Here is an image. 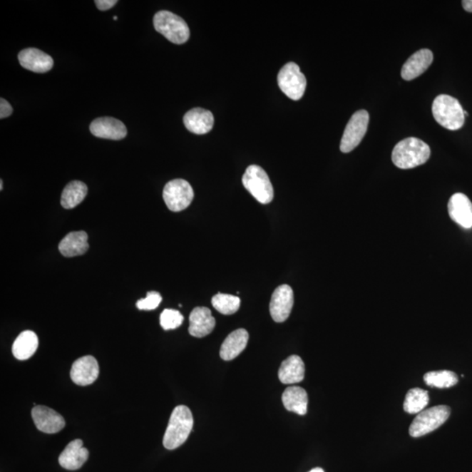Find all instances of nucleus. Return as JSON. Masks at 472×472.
I'll use <instances>...</instances> for the list:
<instances>
[{
    "instance_id": "f03ea898",
    "label": "nucleus",
    "mask_w": 472,
    "mask_h": 472,
    "mask_svg": "<svg viewBox=\"0 0 472 472\" xmlns=\"http://www.w3.org/2000/svg\"><path fill=\"white\" fill-rule=\"evenodd\" d=\"M193 427L191 410L180 405L174 409L166 429L163 444L168 450H175L188 440Z\"/></svg>"
},
{
    "instance_id": "2f4dec72",
    "label": "nucleus",
    "mask_w": 472,
    "mask_h": 472,
    "mask_svg": "<svg viewBox=\"0 0 472 472\" xmlns=\"http://www.w3.org/2000/svg\"><path fill=\"white\" fill-rule=\"evenodd\" d=\"M95 4L99 10L107 11L115 6L118 1L117 0H96Z\"/></svg>"
},
{
    "instance_id": "6ab92c4d",
    "label": "nucleus",
    "mask_w": 472,
    "mask_h": 472,
    "mask_svg": "<svg viewBox=\"0 0 472 472\" xmlns=\"http://www.w3.org/2000/svg\"><path fill=\"white\" fill-rule=\"evenodd\" d=\"M184 125L193 133L207 134L214 127V115L211 111L202 109V108H195L184 116Z\"/></svg>"
},
{
    "instance_id": "9b49d317",
    "label": "nucleus",
    "mask_w": 472,
    "mask_h": 472,
    "mask_svg": "<svg viewBox=\"0 0 472 472\" xmlns=\"http://www.w3.org/2000/svg\"><path fill=\"white\" fill-rule=\"evenodd\" d=\"M32 417L39 431L46 434H56L65 427L63 416L46 406H36L32 409Z\"/></svg>"
},
{
    "instance_id": "72a5a7b5",
    "label": "nucleus",
    "mask_w": 472,
    "mask_h": 472,
    "mask_svg": "<svg viewBox=\"0 0 472 472\" xmlns=\"http://www.w3.org/2000/svg\"><path fill=\"white\" fill-rule=\"evenodd\" d=\"M309 472H324L321 468H315V469L312 470Z\"/></svg>"
},
{
    "instance_id": "393cba45",
    "label": "nucleus",
    "mask_w": 472,
    "mask_h": 472,
    "mask_svg": "<svg viewBox=\"0 0 472 472\" xmlns=\"http://www.w3.org/2000/svg\"><path fill=\"white\" fill-rule=\"evenodd\" d=\"M88 195V187L82 181L73 180L66 185L61 204L65 209H72L82 203Z\"/></svg>"
},
{
    "instance_id": "4468645a",
    "label": "nucleus",
    "mask_w": 472,
    "mask_h": 472,
    "mask_svg": "<svg viewBox=\"0 0 472 472\" xmlns=\"http://www.w3.org/2000/svg\"><path fill=\"white\" fill-rule=\"evenodd\" d=\"M19 63L28 71L43 73L51 71L53 60L51 56L41 50L30 48L22 50L18 56Z\"/></svg>"
},
{
    "instance_id": "bb28decb",
    "label": "nucleus",
    "mask_w": 472,
    "mask_h": 472,
    "mask_svg": "<svg viewBox=\"0 0 472 472\" xmlns=\"http://www.w3.org/2000/svg\"><path fill=\"white\" fill-rule=\"evenodd\" d=\"M424 381L433 388L448 389L458 382V377L451 371H433L424 375Z\"/></svg>"
},
{
    "instance_id": "1a4fd4ad",
    "label": "nucleus",
    "mask_w": 472,
    "mask_h": 472,
    "mask_svg": "<svg viewBox=\"0 0 472 472\" xmlns=\"http://www.w3.org/2000/svg\"><path fill=\"white\" fill-rule=\"evenodd\" d=\"M369 123V114L366 111H359L352 116L344 131L340 150L344 153L354 150L365 136Z\"/></svg>"
},
{
    "instance_id": "a878e982",
    "label": "nucleus",
    "mask_w": 472,
    "mask_h": 472,
    "mask_svg": "<svg viewBox=\"0 0 472 472\" xmlns=\"http://www.w3.org/2000/svg\"><path fill=\"white\" fill-rule=\"evenodd\" d=\"M429 401V394L426 390L410 389L405 397L404 409L409 414H419L426 408Z\"/></svg>"
},
{
    "instance_id": "423d86ee",
    "label": "nucleus",
    "mask_w": 472,
    "mask_h": 472,
    "mask_svg": "<svg viewBox=\"0 0 472 472\" xmlns=\"http://www.w3.org/2000/svg\"><path fill=\"white\" fill-rule=\"evenodd\" d=\"M451 409L448 406L439 405L418 414L409 427V435L421 437L436 431L448 420Z\"/></svg>"
},
{
    "instance_id": "0eeeda50",
    "label": "nucleus",
    "mask_w": 472,
    "mask_h": 472,
    "mask_svg": "<svg viewBox=\"0 0 472 472\" xmlns=\"http://www.w3.org/2000/svg\"><path fill=\"white\" fill-rule=\"evenodd\" d=\"M277 82L281 91L289 98L299 101L303 98L307 82L299 65L294 63L284 65L278 73Z\"/></svg>"
},
{
    "instance_id": "7c9ffc66",
    "label": "nucleus",
    "mask_w": 472,
    "mask_h": 472,
    "mask_svg": "<svg viewBox=\"0 0 472 472\" xmlns=\"http://www.w3.org/2000/svg\"><path fill=\"white\" fill-rule=\"evenodd\" d=\"M13 113V107L6 100L0 99V118H9Z\"/></svg>"
},
{
    "instance_id": "f257e3e1",
    "label": "nucleus",
    "mask_w": 472,
    "mask_h": 472,
    "mask_svg": "<svg viewBox=\"0 0 472 472\" xmlns=\"http://www.w3.org/2000/svg\"><path fill=\"white\" fill-rule=\"evenodd\" d=\"M431 148L421 139L408 138L398 143L392 153L393 163L400 169H412L426 163Z\"/></svg>"
},
{
    "instance_id": "2eb2a0df",
    "label": "nucleus",
    "mask_w": 472,
    "mask_h": 472,
    "mask_svg": "<svg viewBox=\"0 0 472 472\" xmlns=\"http://www.w3.org/2000/svg\"><path fill=\"white\" fill-rule=\"evenodd\" d=\"M450 217L463 228L472 227V203L463 193H458L451 196L448 204Z\"/></svg>"
},
{
    "instance_id": "4be33fe9",
    "label": "nucleus",
    "mask_w": 472,
    "mask_h": 472,
    "mask_svg": "<svg viewBox=\"0 0 472 472\" xmlns=\"http://www.w3.org/2000/svg\"><path fill=\"white\" fill-rule=\"evenodd\" d=\"M305 366L299 356L292 355L282 361L278 377L284 384H295L304 380Z\"/></svg>"
},
{
    "instance_id": "c9c22d12",
    "label": "nucleus",
    "mask_w": 472,
    "mask_h": 472,
    "mask_svg": "<svg viewBox=\"0 0 472 472\" xmlns=\"http://www.w3.org/2000/svg\"><path fill=\"white\" fill-rule=\"evenodd\" d=\"M115 21H118V17H114Z\"/></svg>"
},
{
    "instance_id": "412c9836",
    "label": "nucleus",
    "mask_w": 472,
    "mask_h": 472,
    "mask_svg": "<svg viewBox=\"0 0 472 472\" xmlns=\"http://www.w3.org/2000/svg\"><path fill=\"white\" fill-rule=\"evenodd\" d=\"M88 236L86 232L76 231L68 234L61 240L59 250L65 257H78L88 250Z\"/></svg>"
},
{
    "instance_id": "f704fd0d",
    "label": "nucleus",
    "mask_w": 472,
    "mask_h": 472,
    "mask_svg": "<svg viewBox=\"0 0 472 472\" xmlns=\"http://www.w3.org/2000/svg\"><path fill=\"white\" fill-rule=\"evenodd\" d=\"M0 190H3V180H0Z\"/></svg>"
},
{
    "instance_id": "20e7f679",
    "label": "nucleus",
    "mask_w": 472,
    "mask_h": 472,
    "mask_svg": "<svg viewBox=\"0 0 472 472\" xmlns=\"http://www.w3.org/2000/svg\"><path fill=\"white\" fill-rule=\"evenodd\" d=\"M155 30L174 44L185 43L190 37L187 22L169 11H158L153 18Z\"/></svg>"
},
{
    "instance_id": "c756f323",
    "label": "nucleus",
    "mask_w": 472,
    "mask_h": 472,
    "mask_svg": "<svg viewBox=\"0 0 472 472\" xmlns=\"http://www.w3.org/2000/svg\"><path fill=\"white\" fill-rule=\"evenodd\" d=\"M162 297L160 294L156 292H149L147 293L145 299L137 302V307L142 311H152L156 309L161 303Z\"/></svg>"
},
{
    "instance_id": "a211bd4d",
    "label": "nucleus",
    "mask_w": 472,
    "mask_h": 472,
    "mask_svg": "<svg viewBox=\"0 0 472 472\" xmlns=\"http://www.w3.org/2000/svg\"><path fill=\"white\" fill-rule=\"evenodd\" d=\"M88 458V451L83 441L76 439L69 443L59 456L61 467L69 471L80 469Z\"/></svg>"
},
{
    "instance_id": "7ed1b4c3",
    "label": "nucleus",
    "mask_w": 472,
    "mask_h": 472,
    "mask_svg": "<svg viewBox=\"0 0 472 472\" xmlns=\"http://www.w3.org/2000/svg\"><path fill=\"white\" fill-rule=\"evenodd\" d=\"M432 113L436 121L445 129L458 130L464 123V111L458 99L448 95H440L432 104Z\"/></svg>"
},
{
    "instance_id": "b1692460",
    "label": "nucleus",
    "mask_w": 472,
    "mask_h": 472,
    "mask_svg": "<svg viewBox=\"0 0 472 472\" xmlns=\"http://www.w3.org/2000/svg\"><path fill=\"white\" fill-rule=\"evenodd\" d=\"M38 347L37 335L32 331H25L15 339L11 351L19 361H26L36 354Z\"/></svg>"
},
{
    "instance_id": "cd10ccee",
    "label": "nucleus",
    "mask_w": 472,
    "mask_h": 472,
    "mask_svg": "<svg viewBox=\"0 0 472 472\" xmlns=\"http://www.w3.org/2000/svg\"><path fill=\"white\" fill-rule=\"evenodd\" d=\"M212 304L222 314L232 315L238 311L241 300L238 297L230 294L219 293L212 297Z\"/></svg>"
},
{
    "instance_id": "473e14b6",
    "label": "nucleus",
    "mask_w": 472,
    "mask_h": 472,
    "mask_svg": "<svg viewBox=\"0 0 472 472\" xmlns=\"http://www.w3.org/2000/svg\"><path fill=\"white\" fill-rule=\"evenodd\" d=\"M463 9L468 13H472V0H463L462 2Z\"/></svg>"
},
{
    "instance_id": "ddd939ff",
    "label": "nucleus",
    "mask_w": 472,
    "mask_h": 472,
    "mask_svg": "<svg viewBox=\"0 0 472 472\" xmlns=\"http://www.w3.org/2000/svg\"><path fill=\"white\" fill-rule=\"evenodd\" d=\"M91 133L99 138L121 140L127 135L125 123L113 118H99L91 123Z\"/></svg>"
},
{
    "instance_id": "5701e85b",
    "label": "nucleus",
    "mask_w": 472,
    "mask_h": 472,
    "mask_svg": "<svg viewBox=\"0 0 472 472\" xmlns=\"http://www.w3.org/2000/svg\"><path fill=\"white\" fill-rule=\"evenodd\" d=\"M282 404L288 411L304 416L307 413L308 396L307 391L300 386H289L282 396Z\"/></svg>"
},
{
    "instance_id": "9d476101",
    "label": "nucleus",
    "mask_w": 472,
    "mask_h": 472,
    "mask_svg": "<svg viewBox=\"0 0 472 472\" xmlns=\"http://www.w3.org/2000/svg\"><path fill=\"white\" fill-rule=\"evenodd\" d=\"M294 304L292 287L282 284L275 289L270 303V312L275 322L282 323L287 320Z\"/></svg>"
},
{
    "instance_id": "f3484780",
    "label": "nucleus",
    "mask_w": 472,
    "mask_h": 472,
    "mask_svg": "<svg viewBox=\"0 0 472 472\" xmlns=\"http://www.w3.org/2000/svg\"><path fill=\"white\" fill-rule=\"evenodd\" d=\"M433 53L429 49H421L409 58L401 69V77L406 81L416 79L423 75L433 63Z\"/></svg>"
},
{
    "instance_id": "dca6fc26",
    "label": "nucleus",
    "mask_w": 472,
    "mask_h": 472,
    "mask_svg": "<svg viewBox=\"0 0 472 472\" xmlns=\"http://www.w3.org/2000/svg\"><path fill=\"white\" fill-rule=\"evenodd\" d=\"M189 334L195 338H203L211 334L215 327V319L210 309L207 307H196L189 317Z\"/></svg>"
},
{
    "instance_id": "6e6552de",
    "label": "nucleus",
    "mask_w": 472,
    "mask_h": 472,
    "mask_svg": "<svg viewBox=\"0 0 472 472\" xmlns=\"http://www.w3.org/2000/svg\"><path fill=\"white\" fill-rule=\"evenodd\" d=\"M163 198L170 210L180 212L190 206L195 193L187 180L176 179L165 185Z\"/></svg>"
},
{
    "instance_id": "aec40b11",
    "label": "nucleus",
    "mask_w": 472,
    "mask_h": 472,
    "mask_svg": "<svg viewBox=\"0 0 472 472\" xmlns=\"http://www.w3.org/2000/svg\"><path fill=\"white\" fill-rule=\"evenodd\" d=\"M249 334L245 329H238L228 335L220 347V358L224 361H232L245 351L247 342H249Z\"/></svg>"
},
{
    "instance_id": "f8f14e48",
    "label": "nucleus",
    "mask_w": 472,
    "mask_h": 472,
    "mask_svg": "<svg viewBox=\"0 0 472 472\" xmlns=\"http://www.w3.org/2000/svg\"><path fill=\"white\" fill-rule=\"evenodd\" d=\"M98 375V362L91 355L83 356L73 363L71 377L76 385H91L96 381Z\"/></svg>"
},
{
    "instance_id": "39448f33",
    "label": "nucleus",
    "mask_w": 472,
    "mask_h": 472,
    "mask_svg": "<svg viewBox=\"0 0 472 472\" xmlns=\"http://www.w3.org/2000/svg\"><path fill=\"white\" fill-rule=\"evenodd\" d=\"M245 188L262 204H269L274 198V189L268 174L261 166L250 165L242 177Z\"/></svg>"
},
{
    "instance_id": "c85d7f7f",
    "label": "nucleus",
    "mask_w": 472,
    "mask_h": 472,
    "mask_svg": "<svg viewBox=\"0 0 472 472\" xmlns=\"http://www.w3.org/2000/svg\"><path fill=\"white\" fill-rule=\"evenodd\" d=\"M184 317L176 309H165L160 315V324L165 331L173 330L183 323Z\"/></svg>"
}]
</instances>
